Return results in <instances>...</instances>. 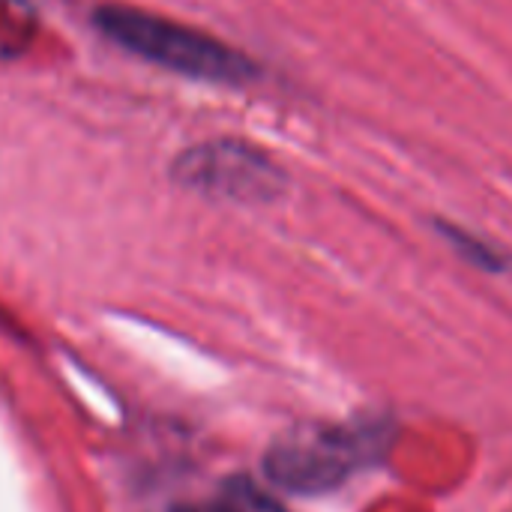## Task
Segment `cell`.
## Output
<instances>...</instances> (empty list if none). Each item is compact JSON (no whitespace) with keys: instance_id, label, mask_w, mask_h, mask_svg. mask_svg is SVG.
Wrapping results in <instances>:
<instances>
[{"instance_id":"cell-1","label":"cell","mask_w":512,"mask_h":512,"mask_svg":"<svg viewBox=\"0 0 512 512\" xmlns=\"http://www.w3.org/2000/svg\"><path fill=\"white\" fill-rule=\"evenodd\" d=\"M390 444L393 426L387 420L294 426L264 453V474L285 492L324 495L381 462Z\"/></svg>"},{"instance_id":"cell-5","label":"cell","mask_w":512,"mask_h":512,"mask_svg":"<svg viewBox=\"0 0 512 512\" xmlns=\"http://www.w3.org/2000/svg\"><path fill=\"white\" fill-rule=\"evenodd\" d=\"M435 225H438L441 237L456 249V255L465 258L471 267H480L486 273H504L510 267V255L504 249H498L495 243L483 240L480 234H474V231H468V228H462L456 222H447V219H441Z\"/></svg>"},{"instance_id":"cell-4","label":"cell","mask_w":512,"mask_h":512,"mask_svg":"<svg viewBox=\"0 0 512 512\" xmlns=\"http://www.w3.org/2000/svg\"><path fill=\"white\" fill-rule=\"evenodd\" d=\"M171 512H285L279 510L252 480L234 477L228 480L213 498L195 501V504H180Z\"/></svg>"},{"instance_id":"cell-2","label":"cell","mask_w":512,"mask_h":512,"mask_svg":"<svg viewBox=\"0 0 512 512\" xmlns=\"http://www.w3.org/2000/svg\"><path fill=\"white\" fill-rule=\"evenodd\" d=\"M93 21L114 45L168 72L216 84H246L258 78L252 57L192 24L120 3L99 6Z\"/></svg>"},{"instance_id":"cell-3","label":"cell","mask_w":512,"mask_h":512,"mask_svg":"<svg viewBox=\"0 0 512 512\" xmlns=\"http://www.w3.org/2000/svg\"><path fill=\"white\" fill-rule=\"evenodd\" d=\"M174 180L198 195L231 204H270L288 189L285 168L267 150L237 138L183 150L174 162Z\"/></svg>"}]
</instances>
